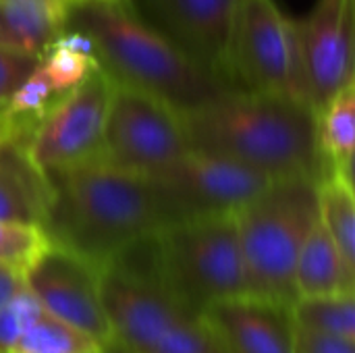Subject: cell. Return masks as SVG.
Wrapping results in <instances>:
<instances>
[{
  "mask_svg": "<svg viewBox=\"0 0 355 353\" xmlns=\"http://www.w3.org/2000/svg\"><path fill=\"white\" fill-rule=\"evenodd\" d=\"M293 353H355V341L295 325Z\"/></svg>",
  "mask_w": 355,
  "mask_h": 353,
  "instance_id": "25",
  "label": "cell"
},
{
  "mask_svg": "<svg viewBox=\"0 0 355 353\" xmlns=\"http://www.w3.org/2000/svg\"><path fill=\"white\" fill-rule=\"evenodd\" d=\"M114 79L96 64L29 129L21 148L42 173L98 156Z\"/></svg>",
  "mask_w": 355,
  "mask_h": 353,
  "instance_id": "10",
  "label": "cell"
},
{
  "mask_svg": "<svg viewBox=\"0 0 355 353\" xmlns=\"http://www.w3.org/2000/svg\"><path fill=\"white\" fill-rule=\"evenodd\" d=\"M40 56L19 54L0 48V112L12 98V94L21 87L27 75L35 69Z\"/></svg>",
  "mask_w": 355,
  "mask_h": 353,
  "instance_id": "24",
  "label": "cell"
},
{
  "mask_svg": "<svg viewBox=\"0 0 355 353\" xmlns=\"http://www.w3.org/2000/svg\"><path fill=\"white\" fill-rule=\"evenodd\" d=\"M223 77L237 89L281 94L310 104L295 21L275 0H239Z\"/></svg>",
  "mask_w": 355,
  "mask_h": 353,
  "instance_id": "7",
  "label": "cell"
},
{
  "mask_svg": "<svg viewBox=\"0 0 355 353\" xmlns=\"http://www.w3.org/2000/svg\"><path fill=\"white\" fill-rule=\"evenodd\" d=\"M129 2L154 29L166 35L191 60H196L200 67L208 69L210 73L223 77L225 50H227V42L239 0H129Z\"/></svg>",
  "mask_w": 355,
  "mask_h": 353,
  "instance_id": "13",
  "label": "cell"
},
{
  "mask_svg": "<svg viewBox=\"0 0 355 353\" xmlns=\"http://www.w3.org/2000/svg\"><path fill=\"white\" fill-rule=\"evenodd\" d=\"M150 235L100 268V295L110 325L106 353H227L204 318L158 281Z\"/></svg>",
  "mask_w": 355,
  "mask_h": 353,
  "instance_id": "4",
  "label": "cell"
},
{
  "mask_svg": "<svg viewBox=\"0 0 355 353\" xmlns=\"http://www.w3.org/2000/svg\"><path fill=\"white\" fill-rule=\"evenodd\" d=\"M67 31L87 40L94 58L114 81L144 89L177 110L231 89L154 29L129 0H69Z\"/></svg>",
  "mask_w": 355,
  "mask_h": 353,
  "instance_id": "3",
  "label": "cell"
},
{
  "mask_svg": "<svg viewBox=\"0 0 355 353\" xmlns=\"http://www.w3.org/2000/svg\"><path fill=\"white\" fill-rule=\"evenodd\" d=\"M316 144L322 177L335 173L354 179L355 77L316 112Z\"/></svg>",
  "mask_w": 355,
  "mask_h": 353,
  "instance_id": "18",
  "label": "cell"
},
{
  "mask_svg": "<svg viewBox=\"0 0 355 353\" xmlns=\"http://www.w3.org/2000/svg\"><path fill=\"white\" fill-rule=\"evenodd\" d=\"M318 179L283 177L239 206L235 216L243 293L291 308L297 300L295 264L318 221Z\"/></svg>",
  "mask_w": 355,
  "mask_h": 353,
  "instance_id": "5",
  "label": "cell"
},
{
  "mask_svg": "<svg viewBox=\"0 0 355 353\" xmlns=\"http://www.w3.org/2000/svg\"><path fill=\"white\" fill-rule=\"evenodd\" d=\"M291 316L300 327L355 341L354 293L297 298L291 306Z\"/></svg>",
  "mask_w": 355,
  "mask_h": 353,
  "instance_id": "21",
  "label": "cell"
},
{
  "mask_svg": "<svg viewBox=\"0 0 355 353\" xmlns=\"http://www.w3.org/2000/svg\"><path fill=\"white\" fill-rule=\"evenodd\" d=\"M308 100L318 112L349 79H354L355 0H316L295 21Z\"/></svg>",
  "mask_w": 355,
  "mask_h": 353,
  "instance_id": "12",
  "label": "cell"
},
{
  "mask_svg": "<svg viewBox=\"0 0 355 353\" xmlns=\"http://www.w3.org/2000/svg\"><path fill=\"white\" fill-rule=\"evenodd\" d=\"M177 112L189 150L235 160L270 181L322 177L316 112L302 100L231 87Z\"/></svg>",
  "mask_w": 355,
  "mask_h": 353,
  "instance_id": "1",
  "label": "cell"
},
{
  "mask_svg": "<svg viewBox=\"0 0 355 353\" xmlns=\"http://www.w3.org/2000/svg\"><path fill=\"white\" fill-rule=\"evenodd\" d=\"M42 227L0 221V264L21 268L23 273L48 248Z\"/></svg>",
  "mask_w": 355,
  "mask_h": 353,
  "instance_id": "22",
  "label": "cell"
},
{
  "mask_svg": "<svg viewBox=\"0 0 355 353\" xmlns=\"http://www.w3.org/2000/svg\"><path fill=\"white\" fill-rule=\"evenodd\" d=\"M44 312L37 298L27 289H21L10 302L0 308V353H8L19 337L37 320Z\"/></svg>",
  "mask_w": 355,
  "mask_h": 353,
  "instance_id": "23",
  "label": "cell"
},
{
  "mask_svg": "<svg viewBox=\"0 0 355 353\" xmlns=\"http://www.w3.org/2000/svg\"><path fill=\"white\" fill-rule=\"evenodd\" d=\"M204 322L227 353H293L291 308L239 293L202 312Z\"/></svg>",
  "mask_w": 355,
  "mask_h": 353,
  "instance_id": "14",
  "label": "cell"
},
{
  "mask_svg": "<svg viewBox=\"0 0 355 353\" xmlns=\"http://www.w3.org/2000/svg\"><path fill=\"white\" fill-rule=\"evenodd\" d=\"M8 353H106V347L44 310Z\"/></svg>",
  "mask_w": 355,
  "mask_h": 353,
  "instance_id": "20",
  "label": "cell"
},
{
  "mask_svg": "<svg viewBox=\"0 0 355 353\" xmlns=\"http://www.w3.org/2000/svg\"><path fill=\"white\" fill-rule=\"evenodd\" d=\"M44 175L50 187L42 225L48 241L98 268L160 229L146 177L110 169L96 158Z\"/></svg>",
  "mask_w": 355,
  "mask_h": 353,
  "instance_id": "2",
  "label": "cell"
},
{
  "mask_svg": "<svg viewBox=\"0 0 355 353\" xmlns=\"http://www.w3.org/2000/svg\"><path fill=\"white\" fill-rule=\"evenodd\" d=\"M25 283L48 314L87 333L108 350L110 325L100 295L98 266L48 243L25 270Z\"/></svg>",
  "mask_w": 355,
  "mask_h": 353,
  "instance_id": "11",
  "label": "cell"
},
{
  "mask_svg": "<svg viewBox=\"0 0 355 353\" xmlns=\"http://www.w3.org/2000/svg\"><path fill=\"white\" fill-rule=\"evenodd\" d=\"M50 202L46 175L19 141L0 135V221L42 227Z\"/></svg>",
  "mask_w": 355,
  "mask_h": 353,
  "instance_id": "15",
  "label": "cell"
},
{
  "mask_svg": "<svg viewBox=\"0 0 355 353\" xmlns=\"http://www.w3.org/2000/svg\"><path fill=\"white\" fill-rule=\"evenodd\" d=\"M152 262L162 287L189 312L243 293V262L233 214L164 225L150 235Z\"/></svg>",
  "mask_w": 355,
  "mask_h": 353,
  "instance_id": "6",
  "label": "cell"
},
{
  "mask_svg": "<svg viewBox=\"0 0 355 353\" xmlns=\"http://www.w3.org/2000/svg\"><path fill=\"white\" fill-rule=\"evenodd\" d=\"M297 298H322L355 293V268H352L320 218L310 229L295 264Z\"/></svg>",
  "mask_w": 355,
  "mask_h": 353,
  "instance_id": "17",
  "label": "cell"
},
{
  "mask_svg": "<svg viewBox=\"0 0 355 353\" xmlns=\"http://www.w3.org/2000/svg\"><path fill=\"white\" fill-rule=\"evenodd\" d=\"M69 0H0V48L44 56L67 33Z\"/></svg>",
  "mask_w": 355,
  "mask_h": 353,
  "instance_id": "16",
  "label": "cell"
},
{
  "mask_svg": "<svg viewBox=\"0 0 355 353\" xmlns=\"http://www.w3.org/2000/svg\"><path fill=\"white\" fill-rule=\"evenodd\" d=\"M25 289V273L21 268L0 264V308Z\"/></svg>",
  "mask_w": 355,
  "mask_h": 353,
  "instance_id": "26",
  "label": "cell"
},
{
  "mask_svg": "<svg viewBox=\"0 0 355 353\" xmlns=\"http://www.w3.org/2000/svg\"><path fill=\"white\" fill-rule=\"evenodd\" d=\"M187 148L179 112L168 102L114 81L96 160L139 177H150Z\"/></svg>",
  "mask_w": 355,
  "mask_h": 353,
  "instance_id": "9",
  "label": "cell"
},
{
  "mask_svg": "<svg viewBox=\"0 0 355 353\" xmlns=\"http://www.w3.org/2000/svg\"><path fill=\"white\" fill-rule=\"evenodd\" d=\"M146 179L160 227L200 216L233 214L270 183L254 169L200 150H185Z\"/></svg>",
  "mask_w": 355,
  "mask_h": 353,
  "instance_id": "8",
  "label": "cell"
},
{
  "mask_svg": "<svg viewBox=\"0 0 355 353\" xmlns=\"http://www.w3.org/2000/svg\"><path fill=\"white\" fill-rule=\"evenodd\" d=\"M318 218L335 241L343 260L355 268V196L354 179L324 175L316 185Z\"/></svg>",
  "mask_w": 355,
  "mask_h": 353,
  "instance_id": "19",
  "label": "cell"
}]
</instances>
